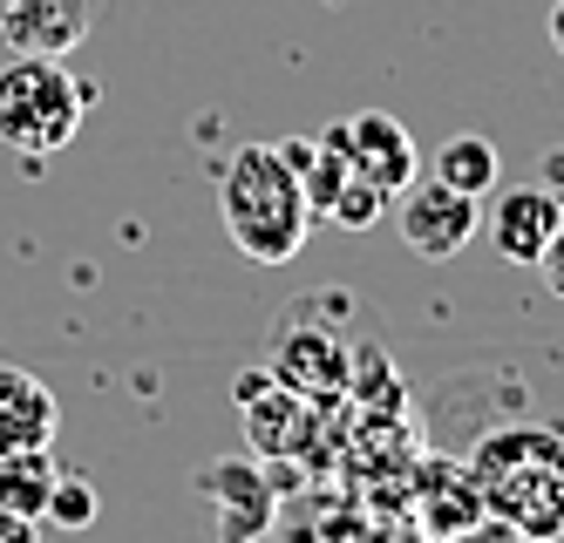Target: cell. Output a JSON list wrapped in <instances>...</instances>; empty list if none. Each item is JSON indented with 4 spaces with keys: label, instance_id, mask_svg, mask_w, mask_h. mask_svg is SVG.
Wrapping results in <instances>:
<instances>
[{
    "label": "cell",
    "instance_id": "15",
    "mask_svg": "<svg viewBox=\"0 0 564 543\" xmlns=\"http://www.w3.org/2000/svg\"><path fill=\"white\" fill-rule=\"evenodd\" d=\"M388 204H394V197H388L375 177L347 171V184L334 191V211H327V218H334L340 231H368V225H381V211H388Z\"/></svg>",
    "mask_w": 564,
    "mask_h": 543
},
{
    "label": "cell",
    "instance_id": "18",
    "mask_svg": "<svg viewBox=\"0 0 564 543\" xmlns=\"http://www.w3.org/2000/svg\"><path fill=\"white\" fill-rule=\"evenodd\" d=\"M442 543H523L503 517H476V523H463L456 536H442Z\"/></svg>",
    "mask_w": 564,
    "mask_h": 543
},
{
    "label": "cell",
    "instance_id": "5",
    "mask_svg": "<svg viewBox=\"0 0 564 543\" xmlns=\"http://www.w3.org/2000/svg\"><path fill=\"white\" fill-rule=\"evenodd\" d=\"M394 225L409 238V252L429 259V265H449L463 245L482 231V197H463L442 177H415L409 191L394 197Z\"/></svg>",
    "mask_w": 564,
    "mask_h": 543
},
{
    "label": "cell",
    "instance_id": "12",
    "mask_svg": "<svg viewBox=\"0 0 564 543\" xmlns=\"http://www.w3.org/2000/svg\"><path fill=\"white\" fill-rule=\"evenodd\" d=\"M48 489H55V455L48 448H14L0 455V510L48 523Z\"/></svg>",
    "mask_w": 564,
    "mask_h": 543
},
{
    "label": "cell",
    "instance_id": "6",
    "mask_svg": "<svg viewBox=\"0 0 564 543\" xmlns=\"http://www.w3.org/2000/svg\"><path fill=\"white\" fill-rule=\"evenodd\" d=\"M265 360H272V381L293 388L306 401H327V394H347V340L334 326H300V306L279 313V326L265 333Z\"/></svg>",
    "mask_w": 564,
    "mask_h": 543
},
{
    "label": "cell",
    "instance_id": "16",
    "mask_svg": "<svg viewBox=\"0 0 564 543\" xmlns=\"http://www.w3.org/2000/svg\"><path fill=\"white\" fill-rule=\"evenodd\" d=\"M48 517H55L62 530H89V523H96V489H89V476H55Z\"/></svg>",
    "mask_w": 564,
    "mask_h": 543
},
{
    "label": "cell",
    "instance_id": "10",
    "mask_svg": "<svg viewBox=\"0 0 564 543\" xmlns=\"http://www.w3.org/2000/svg\"><path fill=\"white\" fill-rule=\"evenodd\" d=\"M476 517H490L482 510V489H476V476H469V463H456V455H435V463H422L415 469V523H422V536H456L463 523H476Z\"/></svg>",
    "mask_w": 564,
    "mask_h": 543
},
{
    "label": "cell",
    "instance_id": "20",
    "mask_svg": "<svg viewBox=\"0 0 564 543\" xmlns=\"http://www.w3.org/2000/svg\"><path fill=\"white\" fill-rule=\"evenodd\" d=\"M551 48L564 55V0H557V8H551Z\"/></svg>",
    "mask_w": 564,
    "mask_h": 543
},
{
    "label": "cell",
    "instance_id": "7",
    "mask_svg": "<svg viewBox=\"0 0 564 543\" xmlns=\"http://www.w3.org/2000/svg\"><path fill=\"white\" fill-rule=\"evenodd\" d=\"M327 143H340L354 171H360V177H375L388 197H401V191L422 177L415 137L401 130L388 109H360V116H347V122H327Z\"/></svg>",
    "mask_w": 564,
    "mask_h": 543
},
{
    "label": "cell",
    "instance_id": "3",
    "mask_svg": "<svg viewBox=\"0 0 564 543\" xmlns=\"http://www.w3.org/2000/svg\"><path fill=\"white\" fill-rule=\"evenodd\" d=\"M89 89L55 55H21L0 68V143L14 156H55L83 130Z\"/></svg>",
    "mask_w": 564,
    "mask_h": 543
},
{
    "label": "cell",
    "instance_id": "13",
    "mask_svg": "<svg viewBox=\"0 0 564 543\" xmlns=\"http://www.w3.org/2000/svg\"><path fill=\"white\" fill-rule=\"evenodd\" d=\"M83 28H89V14L75 8V0H21V8L8 14V34L21 41L28 55H55V48H68Z\"/></svg>",
    "mask_w": 564,
    "mask_h": 543
},
{
    "label": "cell",
    "instance_id": "2",
    "mask_svg": "<svg viewBox=\"0 0 564 543\" xmlns=\"http://www.w3.org/2000/svg\"><path fill=\"white\" fill-rule=\"evenodd\" d=\"M218 211H225V231L246 259L259 265H286L300 259V245L313 231V211H306V191L300 177L286 171V156L272 143H246L231 150V163L218 171Z\"/></svg>",
    "mask_w": 564,
    "mask_h": 543
},
{
    "label": "cell",
    "instance_id": "19",
    "mask_svg": "<svg viewBox=\"0 0 564 543\" xmlns=\"http://www.w3.org/2000/svg\"><path fill=\"white\" fill-rule=\"evenodd\" d=\"M0 543H34V523H28V517H8V510H0Z\"/></svg>",
    "mask_w": 564,
    "mask_h": 543
},
{
    "label": "cell",
    "instance_id": "1",
    "mask_svg": "<svg viewBox=\"0 0 564 543\" xmlns=\"http://www.w3.org/2000/svg\"><path fill=\"white\" fill-rule=\"evenodd\" d=\"M463 463L482 489V510L503 517L523 543L564 536V428L557 422L482 428Z\"/></svg>",
    "mask_w": 564,
    "mask_h": 543
},
{
    "label": "cell",
    "instance_id": "17",
    "mask_svg": "<svg viewBox=\"0 0 564 543\" xmlns=\"http://www.w3.org/2000/svg\"><path fill=\"white\" fill-rule=\"evenodd\" d=\"M531 272L544 279L551 300H564V218H557V231L544 238V252H538V265H531Z\"/></svg>",
    "mask_w": 564,
    "mask_h": 543
},
{
    "label": "cell",
    "instance_id": "8",
    "mask_svg": "<svg viewBox=\"0 0 564 543\" xmlns=\"http://www.w3.org/2000/svg\"><path fill=\"white\" fill-rule=\"evenodd\" d=\"M238 414H246L252 455H272V463H286V455L306 448V435H319V401L279 388L272 373H246V388H238Z\"/></svg>",
    "mask_w": 564,
    "mask_h": 543
},
{
    "label": "cell",
    "instance_id": "11",
    "mask_svg": "<svg viewBox=\"0 0 564 543\" xmlns=\"http://www.w3.org/2000/svg\"><path fill=\"white\" fill-rule=\"evenodd\" d=\"M557 218H564V197L551 184H517V191L497 197V211H490V245L510 265H538V252L557 231Z\"/></svg>",
    "mask_w": 564,
    "mask_h": 543
},
{
    "label": "cell",
    "instance_id": "14",
    "mask_svg": "<svg viewBox=\"0 0 564 543\" xmlns=\"http://www.w3.org/2000/svg\"><path fill=\"white\" fill-rule=\"evenodd\" d=\"M429 177H442V184L463 191V197H490V184L503 177V156H497L490 137H449V143L435 150V171Z\"/></svg>",
    "mask_w": 564,
    "mask_h": 543
},
{
    "label": "cell",
    "instance_id": "21",
    "mask_svg": "<svg viewBox=\"0 0 564 543\" xmlns=\"http://www.w3.org/2000/svg\"><path fill=\"white\" fill-rule=\"evenodd\" d=\"M409 543H435V536H409Z\"/></svg>",
    "mask_w": 564,
    "mask_h": 543
},
{
    "label": "cell",
    "instance_id": "4",
    "mask_svg": "<svg viewBox=\"0 0 564 543\" xmlns=\"http://www.w3.org/2000/svg\"><path fill=\"white\" fill-rule=\"evenodd\" d=\"M197 496L212 510V543H259L279 523V489L259 469V455H218L197 469Z\"/></svg>",
    "mask_w": 564,
    "mask_h": 543
},
{
    "label": "cell",
    "instance_id": "9",
    "mask_svg": "<svg viewBox=\"0 0 564 543\" xmlns=\"http://www.w3.org/2000/svg\"><path fill=\"white\" fill-rule=\"evenodd\" d=\"M55 435H62V401L48 394V381H34L28 367L0 360V455L55 448Z\"/></svg>",
    "mask_w": 564,
    "mask_h": 543
}]
</instances>
